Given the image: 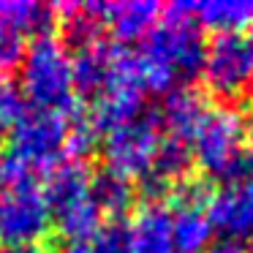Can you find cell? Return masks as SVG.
<instances>
[{"instance_id": "obj_24", "label": "cell", "mask_w": 253, "mask_h": 253, "mask_svg": "<svg viewBox=\"0 0 253 253\" xmlns=\"http://www.w3.org/2000/svg\"><path fill=\"white\" fill-rule=\"evenodd\" d=\"M0 253H52L44 242H14V245H0Z\"/></svg>"}, {"instance_id": "obj_6", "label": "cell", "mask_w": 253, "mask_h": 253, "mask_svg": "<svg viewBox=\"0 0 253 253\" xmlns=\"http://www.w3.org/2000/svg\"><path fill=\"white\" fill-rule=\"evenodd\" d=\"M161 139H164V128H161L158 112L147 106L133 120L104 133V139H101L104 166L131 177V180L133 177L139 180L150 169V161H153Z\"/></svg>"}, {"instance_id": "obj_9", "label": "cell", "mask_w": 253, "mask_h": 253, "mask_svg": "<svg viewBox=\"0 0 253 253\" xmlns=\"http://www.w3.org/2000/svg\"><path fill=\"white\" fill-rule=\"evenodd\" d=\"M57 11L30 0H0V77L19 66L25 55V36H52Z\"/></svg>"}, {"instance_id": "obj_22", "label": "cell", "mask_w": 253, "mask_h": 253, "mask_svg": "<svg viewBox=\"0 0 253 253\" xmlns=\"http://www.w3.org/2000/svg\"><path fill=\"white\" fill-rule=\"evenodd\" d=\"M30 177H33V171H30L22 161H17L8 150H0V193L14 188V185H19V182H25V180H30Z\"/></svg>"}, {"instance_id": "obj_18", "label": "cell", "mask_w": 253, "mask_h": 253, "mask_svg": "<svg viewBox=\"0 0 253 253\" xmlns=\"http://www.w3.org/2000/svg\"><path fill=\"white\" fill-rule=\"evenodd\" d=\"M171 240L177 253H202L215 237L207 207H171Z\"/></svg>"}, {"instance_id": "obj_2", "label": "cell", "mask_w": 253, "mask_h": 253, "mask_svg": "<svg viewBox=\"0 0 253 253\" xmlns=\"http://www.w3.org/2000/svg\"><path fill=\"white\" fill-rule=\"evenodd\" d=\"M248 139V120L240 112L231 106H210L193 136L188 139V147L193 164L202 166L207 180L229 185L253 177V155Z\"/></svg>"}, {"instance_id": "obj_21", "label": "cell", "mask_w": 253, "mask_h": 253, "mask_svg": "<svg viewBox=\"0 0 253 253\" xmlns=\"http://www.w3.org/2000/svg\"><path fill=\"white\" fill-rule=\"evenodd\" d=\"M28 112H30V104H28V98H25L19 82L11 74L0 77V144L6 142L11 128L17 126Z\"/></svg>"}, {"instance_id": "obj_1", "label": "cell", "mask_w": 253, "mask_h": 253, "mask_svg": "<svg viewBox=\"0 0 253 253\" xmlns=\"http://www.w3.org/2000/svg\"><path fill=\"white\" fill-rule=\"evenodd\" d=\"M153 30L142 39L136 49L139 77L144 93H166L174 82L188 84L202 74L207 44L204 30L193 22V17L182 8V3L164 8Z\"/></svg>"}, {"instance_id": "obj_3", "label": "cell", "mask_w": 253, "mask_h": 253, "mask_svg": "<svg viewBox=\"0 0 253 253\" xmlns=\"http://www.w3.org/2000/svg\"><path fill=\"white\" fill-rule=\"evenodd\" d=\"M17 82L28 104H33L36 109L57 115H71L77 109L71 55L55 36H41L25 46Z\"/></svg>"}, {"instance_id": "obj_25", "label": "cell", "mask_w": 253, "mask_h": 253, "mask_svg": "<svg viewBox=\"0 0 253 253\" xmlns=\"http://www.w3.org/2000/svg\"><path fill=\"white\" fill-rule=\"evenodd\" d=\"M60 253H90V248L84 242H66Z\"/></svg>"}, {"instance_id": "obj_13", "label": "cell", "mask_w": 253, "mask_h": 253, "mask_svg": "<svg viewBox=\"0 0 253 253\" xmlns=\"http://www.w3.org/2000/svg\"><path fill=\"white\" fill-rule=\"evenodd\" d=\"M164 8L150 0H131V3H101L104 28L123 44H139L150 30L158 25Z\"/></svg>"}, {"instance_id": "obj_19", "label": "cell", "mask_w": 253, "mask_h": 253, "mask_svg": "<svg viewBox=\"0 0 253 253\" xmlns=\"http://www.w3.org/2000/svg\"><path fill=\"white\" fill-rule=\"evenodd\" d=\"M101 144V131L93 126L87 112L66 115V161L84 164Z\"/></svg>"}, {"instance_id": "obj_5", "label": "cell", "mask_w": 253, "mask_h": 253, "mask_svg": "<svg viewBox=\"0 0 253 253\" xmlns=\"http://www.w3.org/2000/svg\"><path fill=\"white\" fill-rule=\"evenodd\" d=\"M199 77L223 101H237L253 90V44L248 33H220L207 44Z\"/></svg>"}, {"instance_id": "obj_14", "label": "cell", "mask_w": 253, "mask_h": 253, "mask_svg": "<svg viewBox=\"0 0 253 253\" xmlns=\"http://www.w3.org/2000/svg\"><path fill=\"white\" fill-rule=\"evenodd\" d=\"M144 109H147V106H144L142 90L128 87V84H115V87H109L106 93H101L98 98L90 101V109H84V112H87L93 126L98 128L101 136H104L106 131L133 120V117L142 115Z\"/></svg>"}, {"instance_id": "obj_27", "label": "cell", "mask_w": 253, "mask_h": 253, "mask_svg": "<svg viewBox=\"0 0 253 253\" xmlns=\"http://www.w3.org/2000/svg\"><path fill=\"white\" fill-rule=\"evenodd\" d=\"M248 39H251V44H253V30H251V36H248Z\"/></svg>"}, {"instance_id": "obj_17", "label": "cell", "mask_w": 253, "mask_h": 253, "mask_svg": "<svg viewBox=\"0 0 253 253\" xmlns=\"http://www.w3.org/2000/svg\"><path fill=\"white\" fill-rule=\"evenodd\" d=\"M90 199L101 215L106 212L109 218H123V212L136 202V185L131 177L120 174L109 166H101V169L90 171Z\"/></svg>"}, {"instance_id": "obj_26", "label": "cell", "mask_w": 253, "mask_h": 253, "mask_svg": "<svg viewBox=\"0 0 253 253\" xmlns=\"http://www.w3.org/2000/svg\"><path fill=\"white\" fill-rule=\"evenodd\" d=\"M242 248H245V253H253V234L248 237L245 242H242Z\"/></svg>"}, {"instance_id": "obj_7", "label": "cell", "mask_w": 253, "mask_h": 253, "mask_svg": "<svg viewBox=\"0 0 253 253\" xmlns=\"http://www.w3.org/2000/svg\"><path fill=\"white\" fill-rule=\"evenodd\" d=\"M8 153L33 169H55L66 161V115L30 109L8 133Z\"/></svg>"}, {"instance_id": "obj_8", "label": "cell", "mask_w": 253, "mask_h": 253, "mask_svg": "<svg viewBox=\"0 0 253 253\" xmlns=\"http://www.w3.org/2000/svg\"><path fill=\"white\" fill-rule=\"evenodd\" d=\"M52 229V215L36 177L0 193V245L44 242Z\"/></svg>"}, {"instance_id": "obj_28", "label": "cell", "mask_w": 253, "mask_h": 253, "mask_svg": "<svg viewBox=\"0 0 253 253\" xmlns=\"http://www.w3.org/2000/svg\"><path fill=\"white\" fill-rule=\"evenodd\" d=\"M248 131H253V126H251V128H248ZM251 155H253V150H251Z\"/></svg>"}, {"instance_id": "obj_15", "label": "cell", "mask_w": 253, "mask_h": 253, "mask_svg": "<svg viewBox=\"0 0 253 253\" xmlns=\"http://www.w3.org/2000/svg\"><path fill=\"white\" fill-rule=\"evenodd\" d=\"M193 22L202 30L220 33H242L253 25V0H207V3H182Z\"/></svg>"}, {"instance_id": "obj_4", "label": "cell", "mask_w": 253, "mask_h": 253, "mask_svg": "<svg viewBox=\"0 0 253 253\" xmlns=\"http://www.w3.org/2000/svg\"><path fill=\"white\" fill-rule=\"evenodd\" d=\"M46 199L52 223L57 234L66 237V242H84L93 237L104 215L90 199V169L87 164L63 161L55 169L46 171V180L41 185Z\"/></svg>"}, {"instance_id": "obj_20", "label": "cell", "mask_w": 253, "mask_h": 253, "mask_svg": "<svg viewBox=\"0 0 253 253\" xmlns=\"http://www.w3.org/2000/svg\"><path fill=\"white\" fill-rule=\"evenodd\" d=\"M90 253H133V234L126 218H106L90 237Z\"/></svg>"}, {"instance_id": "obj_12", "label": "cell", "mask_w": 253, "mask_h": 253, "mask_svg": "<svg viewBox=\"0 0 253 253\" xmlns=\"http://www.w3.org/2000/svg\"><path fill=\"white\" fill-rule=\"evenodd\" d=\"M210 104L204 98V93L193 84H174L164 93L161 98L158 120L161 128L166 131V136L180 139V142H188L196 131V126L202 123V117L207 115Z\"/></svg>"}, {"instance_id": "obj_10", "label": "cell", "mask_w": 253, "mask_h": 253, "mask_svg": "<svg viewBox=\"0 0 253 253\" xmlns=\"http://www.w3.org/2000/svg\"><path fill=\"white\" fill-rule=\"evenodd\" d=\"M207 218L218 237L245 242L253 234V177L242 182H229L210 193Z\"/></svg>"}, {"instance_id": "obj_16", "label": "cell", "mask_w": 253, "mask_h": 253, "mask_svg": "<svg viewBox=\"0 0 253 253\" xmlns=\"http://www.w3.org/2000/svg\"><path fill=\"white\" fill-rule=\"evenodd\" d=\"M133 253H177L166 204H142L131 220Z\"/></svg>"}, {"instance_id": "obj_11", "label": "cell", "mask_w": 253, "mask_h": 253, "mask_svg": "<svg viewBox=\"0 0 253 253\" xmlns=\"http://www.w3.org/2000/svg\"><path fill=\"white\" fill-rule=\"evenodd\" d=\"M120 44H101L82 49L71 57V74H74V93L93 101L101 93L117 84V66H120Z\"/></svg>"}, {"instance_id": "obj_23", "label": "cell", "mask_w": 253, "mask_h": 253, "mask_svg": "<svg viewBox=\"0 0 253 253\" xmlns=\"http://www.w3.org/2000/svg\"><path fill=\"white\" fill-rule=\"evenodd\" d=\"M202 253H245V248L240 240H231V237H212Z\"/></svg>"}]
</instances>
